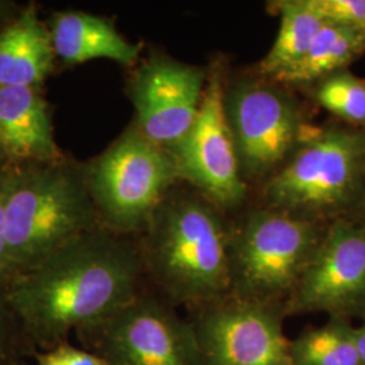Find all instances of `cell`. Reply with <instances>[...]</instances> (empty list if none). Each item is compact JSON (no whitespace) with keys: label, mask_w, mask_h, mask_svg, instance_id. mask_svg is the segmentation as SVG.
Wrapping results in <instances>:
<instances>
[{"label":"cell","mask_w":365,"mask_h":365,"mask_svg":"<svg viewBox=\"0 0 365 365\" xmlns=\"http://www.w3.org/2000/svg\"><path fill=\"white\" fill-rule=\"evenodd\" d=\"M56 60L49 27L34 4L0 27V86L42 90Z\"/></svg>","instance_id":"15"},{"label":"cell","mask_w":365,"mask_h":365,"mask_svg":"<svg viewBox=\"0 0 365 365\" xmlns=\"http://www.w3.org/2000/svg\"><path fill=\"white\" fill-rule=\"evenodd\" d=\"M36 365H110L95 352L72 346L66 342L58 344L36 356Z\"/></svg>","instance_id":"22"},{"label":"cell","mask_w":365,"mask_h":365,"mask_svg":"<svg viewBox=\"0 0 365 365\" xmlns=\"http://www.w3.org/2000/svg\"><path fill=\"white\" fill-rule=\"evenodd\" d=\"M144 274L140 244L98 227L14 279L0 297L27 344L48 351L126 307L143 292Z\"/></svg>","instance_id":"1"},{"label":"cell","mask_w":365,"mask_h":365,"mask_svg":"<svg viewBox=\"0 0 365 365\" xmlns=\"http://www.w3.org/2000/svg\"><path fill=\"white\" fill-rule=\"evenodd\" d=\"M14 9H15V3L13 1L0 0V27L13 16Z\"/></svg>","instance_id":"25"},{"label":"cell","mask_w":365,"mask_h":365,"mask_svg":"<svg viewBox=\"0 0 365 365\" xmlns=\"http://www.w3.org/2000/svg\"><path fill=\"white\" fill-rule=\"evenodd\" d=\"M195 312L202 365H291L282 309L229 295Z\"/></svg>","instance_id":"11"},{"label":"cell","mask_w":365,"mask_h":365,"mask_svg":"<svg viewBox=\"0 0 365 365\" xmlns=\"http://www.w3.org/2000/svg\"><path fill=\"white\" fill-rule=\"evenodd\" d=\"M314 102L341 123L365 130V80L348 69L336 72L310 87Z\"/></svg>","instance_id":"19"},{"label":"cell","mask_w":365,"mask_h":365,"mask_svg":"<svg viewBox=\"0 0 365 365\" xmlns=\"http://www.w3.org/2000/svg\"><path fill=\"white\" fill-rule=\"evenodd\" d=\"M101 226L119 235H144L179 182L170 152L149 141L135 123L81 164Z\"/></svg>","instance_id":"6"},{"label":"cell","mask_w":365,"mask_h":365,"mask_svg":"<svg viewBox=\"0 0 365 365\" xmlns=\"http://www.w3.org/2000/svg\"><path fill=\"white\" fill-rule=\"evenodd\" d=\"M13 182V168H0V295L10 283L9 248L6 237V202Z\"/></svg>","instance_id":"23"},{"label":"cell","mask_w":365,"mask_h":365,"mask_svg":"<svg viewBox=\"0 0 365 365\" xmlns=\"http://www.w3.org/2000/svg\"><path fill=\"white\" fill-rule=\"evenodd\" d=\"M98 227L81 164L66 158L13 168L6 202L10 283Z\"/></svg>","instance_id":"3"},{"label":"cell","mask_w":365,"mask_h":365,"mask_svg":"<svg viewBox=\"0 0 365 365\" xmlns=\"http://www.w3.org/2000/svg\"><path fill=\"white\" fill-rule=\"evenodd\" d=\"M291 365H361L348 318L331 317L325 325L310 327L289 339Z\"/></svg>","instance_id":"18"},{"label":"cell","mask_w":365,"mask_h":365,"mask_svg":"<svg viewBox=\"0 0 365 365\" xmlns=\"http://www.w3.org/2000/svg\"><path fill=\"white\" fill-rule=\"evenodd\" d=\"M325 22L365 31V0H310Z\"/></svg>","instance_id":"20"},{"label":"cell","mask_w":365,"mask_h":365,"mask_svg":"<svg viewBox=\"0 0 365 365\" xmlns=\"http://www.w3.org/2000/svg\"><path fill=\"white\" fill-rule=\"evenodd\" d=\"M48 27L56 58L64 66H80L99 58L123 66H135L140 61L141 45L125 38L110 18L84 11H58L51 15Z\"/></svg>","instance_id":"14"},{"label":"cell","mask_w":365,"mask_h":365,"mask_svg":"<svg viewBox=\"0 0 365 365\" xmlns=\"http://www.w3.org/2000/svg\"><path fill=\"white\" fill-rule=\"evenodd\" d=\"M365 190V130L313 128L282 170L264 182L269 209L327 225L357 212Z\"/></svg>","instance_id":"4"},{"label":"cell","mask_w":365,"mask_h":365,"mask_svg":"<svg viewBox=\"0 0 365 365\" xmlns=\"http://www.w3.org/2000/svg\"><path fill=\"white\" fill-rule=\"evenodd\" d=\"M81 336L110 365H202L192 322L145 292Z\"/></svg>","instance_id":"8"},{"label":"cell","mask_w":365,"mask_h":365,"mask_svg":"<svg viewBox=\"0 0 365 365\" xmlns=\"http://www.w3.org/2000/svg\"><path fill=\"white\" fill-rule=\"evenodd\" d=\"M284 315L324 313L365 317V221L329 222L324 237L284 306Z\"/></svg>","instance_id":"9"},{"label":"cell","mask_w":365,"mask_h":365,"mask_svg":"<svg viewBox=\"0 0 365 365\" xmlns=\"http://www.w3.org/2000/svg\"><path fill=\"white\" fill-rule=\"evenodd\" d=\"M354 215H356V217H359V218H361V220H364L365 221V190L363 200H361V203H360V206H359V209H357V212H356Z\"/></svg>","instance_id":"26"},{"label":"cell","mask_w":365,"mask_h":365,"mask_svg":"<svg viewBox=\"0 0 365 365\" xmlns=\"http://www.w3.org/2000/svg\"><path fill=\"white\" fill-rule=\"evenodd\" d=\"M66 160L54 138L42 90L0 86V163L3 168Z\"/></svg>","instance_id":"13"},{"label":"cell","mask_w":365,"mask_h":365,"mask_svg":"<svg viewBox=\"0 0 365 365\" xmlns=\"http://www.w3.org/2000/svg\"><path fill=\"white\" fill-rule=\"evenodd\" d=\"M223 106L245 182H268L313 129L299 102L272 83L238 80Z\"/></svg>","instance_id":"7"},{"label":"cell","mask_w":365,"mask_h":365,"mask_svg":"<svg viewBox=\"0 0 365 365\" xmlns=\"http://www.w3.org/2000/svg\"><path fill=\"white\" fill-rule=\"evenodd\" d=\"M325 229L269 207L247 214L232 226L230 297L284 310Z\"/></svg>","instance_id":"5"},{"label":"cell","mask_w":365,"mask_h":365,"mask_svg":"<svg viewBox=\"0 0 365 365\" xmlns=\"http://www.w3.org/2000/svg\"><path fill=\"white\" fill-rule=\"evenodd\" d=\"M364 53L365 31L327 22L303 58L274 81L283 86L310 88L319 80L348 69Z\"/></svg>","instance_id":"16"},{"label":"cell","mask_w":365,"mask_h":365,"mask_svg":"<svg viewBox=\"0 0 365 365\" xmlns=\"http://www.w3.org/2000/svg\"><path fill=\"white\" fill-rule=\"evenodd\" d=\"M269 7L280 16V26L272 48L261 60L259 72L274 80L303 58L327 22L310 0H277L269 3Z\"/></svg>","instance_id":"17"},{"label":"cell","mask_w":365,"mask_h":365,"mask_svg":"<svg viewBox=\"0 0 365 365\" xmlns=\"http://www.w3.org/2000/svg\"><path fill=\"white\" fill-rule=\"evenodd\" d=\"M222 71L210 72L202 105L192 128L170 150L179 179L220 209H235L247 197L233 137L223 106Z\"/></svg>","instance_id":"10"},{"label":"cell","mask_w":365,"mask_h":365,"mask_svg":"<svg viewBox=\"0 0 365 365\" xmlns=\"http://www.w3.org/2000/svg\"><path fill=\"white\" fill-rule=\"evenodd\" d=\"M354 339L361 360V365H365V317L360 327H354Z\"/></svg>","instance_id":"24"},{"label":"cell","mask_w":365,"mask_h":365,"mask_svg":"<svg viewBox=\"0 0 365 365\" xmlns=\"http://www.w3.org/2000/svg\"><path fill=\"white\" fill-rule=\"evenodd\" d=\"M26 345L13 314L0 297V365H19Z\"/></svg>","instance_id":"21"},{"label":"cell","mask_w":365,"mask_h":365,"mask_svg":"<svg viewBox=\"0 0 365 365\" xmlns=\"http://www.w3.org/2000/svg\"><path fill=\"white\" fill-rule=\"evenodd\" d=\"M207 78L205 68L152 53L128 81L138 130L165 150L179 144L195 122Z\"/></svg>","instance_id":"12"},{"label":"cell","mask_w":365,"mask_h":365,"mask_svg":"<svg viewBox=\"0 0 365 365\" xmlns=\"http://www.w3.org/2000/svg\"><path fill=\"white\" fill-rule=\"evenodd\" d=\"M232 226L206 197L170 192L146 229L140 250L170 303L199 310L230 295Z\"/></svg>","instance_id":"2"}]
</instances>
